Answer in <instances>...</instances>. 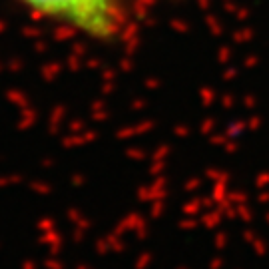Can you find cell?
<instances>
[{
	"instance_id": "obj_1",
	"label": "cell",
	"mask_w": 269,
	"mask_h": 269,
	"mask_svg": "<svg viewBox=\"0 0 269 269\" xmlns=\"http://www.w3.org/2000/svg\"><path fill=\"white\" fill-rule=\"evenodd\" d=\"M32 14L72 28L92 40H116L126 26L124 0H14Z\"/></svg>"
}]
</instances>
